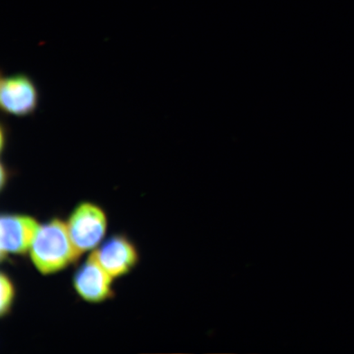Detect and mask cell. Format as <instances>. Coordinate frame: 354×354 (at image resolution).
Wrapping results in <instances>:
<instances>
[{"label": "cell", "mask_w": 354, "mask_h": 354, "mask_svg": "<svg viewBox=\"0 0 354 354\" xmlns=\"http://www.w3.org/2000/svg\"><path fill=\"white\" fill-rule=\"evenodd\" d=\"M29 253L35 268L43 275L68 268L80 257L71 241L66 223L59 218L39 225Z\"/></svg>", "instance_id": "cell-1"}, {"label": "cell", "mask_w": 354, "mask_h": 354, "mask_svg": "<svg viewBox=\"0 0 354 354\" xmlns=\"http://www.w3.org/2000/svg\"><path fill=\"white\" fill-rule=\"evenodd\" d=\"M71 241L80 256L95 249L107 232V216L98 205L85 202L79 205L66 223Z\"/></svg>", "instance_id": "cell-2"}, {"label": "cell", "mask_w": 354, "mask_h": 354, "mask_svg": "<svg viewBox=\"0 0 354 354\" xmlns=\"http://www.w3.org/2000/svg\"><path fill=\"white\" fill-rule=\"evenodd\" d=\"M39 88L28 74L4 75L0 80V107L3 113L17 118L32 116L39 107Z\"/></svg>", "instance_id": "cell-3"}, {"label": "cell", "mask_w": 354, "mask_h": 354, "mask_svg": "<svg viewBox=\"0 0 354 354\" xmlns=\"http://www.w3.org/2000/svg\"><path fill=\"white\" fill-rule=\"evenodd\" d=\"M39 223L32 216L20 214L3 215L0 221L1 258L8 254L29 252L37 234Z\"/></svg>", "instance_id": "cell-4"}, {"label": "cell", "mask_w": 354, "mask_h": 354, "mask_svg": "<svg viewBox=\"0 0 354 354\" xmlns=\"http://www.w3.org/2000/svg\"><path fill=\"white\" fill-rule=\"evenodd\" d=\"M113 279L102 267L92 252L75 274L73 286L84 300L100 303L112 296Z\"/></svg>", "instance_id": "cell-5"}, {"label": "cell", "mask_w": 354, "mask_h": 354, "mask_svg": "<svg viewBox=\"0 0 354 354\" xmlns=\"http://www.w3.org/2000/svg\"><path fill=\"white\" fill-rule=\"evenodd\" d=\"M93 253L102 267L113 278L126 275L138 262L135 245L123 236L109 239Z\"/></svg>", "instance_id": "cell-6"}, {"label": "cell", "mask_w": 354, "mask_h": 354, "mask_svg": "<svg viewBox=\"0 0 354 354\" xmlns=\"http://www.w3.org/2000/svg\"><path fill=\"white\" fill-rule=\"evenodd\" d=\"M15 289L11 279L2 273L0 277V313L6 315L15 300Z\"/></svg>", "instance_id": "cell-7"}, {"label": "cell", "mask_w": 354, "mask_h": 354, "mask_svg": "<svg viewBox=\"0 0 354 354\" xmlns=\"http://www.w3.org/2000/svg\"><path fill=\"white\" fill-rule=\"evenodd\" d=\"M10 127H8L6 122H4V120L1 122V142H0V145H1V153H3L6 151V149H7V146L8 145V140H10Z\"/></svg>", "instance_id": "cell-8"}, {"label": "cell", "mask_w": 354, "mask_h": 354, "mask_svg": "<svg viewBox=\"0 0 354 354\" xmlns=\"http://www.w3.org/2000/svg\"><path fill=\"white\" fill-rule=\"evenodd\" d=\"M8 176H10V170H8L7 166L2 162L1 165V187L6 184Z\"/></svg>", "instance_id": "cell-9"}]
</instances>
